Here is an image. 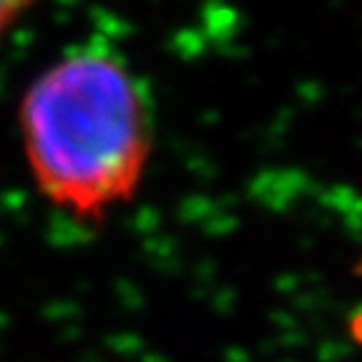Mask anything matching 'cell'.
<instances>
[{"mask_svg": "<svg viewBox=\"0 0 362 362\" xmlns=\"http://www.w3.org/2000/svg\"><path fill=\"white\" fill-rule=\"evenodd\" d=\"M18 126L38 192L81 219L129 202L153 148L146 88L101 43L45 68L23 93Z\"/></svg>", "mask_w": 362, "mask_h": 362, "instance_id": "1", "label": "cell"}, {"mask_svg": "<svg viewBox=\"0 0 362 362\" xmlns=\"http://www.w3.org/2000/svg\"><path fill=\"white\" fill-rule=\"evenodd\" d=\"M38 0H0V38L21 21Z\"/></svg>", "mask_w": 362, "mask_h": 362, "instance_id": "2", "label": "cell"}]
</instances>
